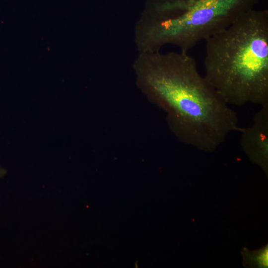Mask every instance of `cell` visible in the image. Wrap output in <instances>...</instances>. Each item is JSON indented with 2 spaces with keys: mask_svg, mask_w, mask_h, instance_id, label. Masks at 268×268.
Segmentation results:
<instances>
[{
  "mask_svg": "<svg viewBox=\"0 0 268 268\" xmlns=\"http://www.w3.org/2000/svg\"><path fill=\"white\" fill-rule=\"evenodd\" d=\"M133 67L138 86L167 113L170 127L183 143L211 152L231 133L242 131L237 113L187 53H139Z\"/></svg>",
  "mask_w": 268,
  "mask_h": 268,
  "instance_id": "obj_1",
  "label": "cell"
},
{
  "mask_svg": "<svg viewBox=\"0 0 268 268\" xmlns=\"http://www.w3.org/2000/svg\"><path fill=\"white\" fill-rule=\"evenodd\" d=\"M204 77L229 105H268V11L250 9L205 41Z\"/></svg>",
  "mask_w": 268,
  "mask_h": 268,
  "instance_id": "obj_2",
  "label": "cell"
},
{
  "mask_svg": "<svg viewBox=\"0 0 268 268\" xmlns=\"http://www.w3.org/2000/svg\"><path fill=\"white\" fill-rule=\"evenodd\" d=\"M260 0H156L137 21L138 53L158 52L166 45L188 53L227 27Z\"/></svg>",
  "mask_w": 268,
  "mask_h": 268,
  "instance_id": "obj_3",
  "label": "cell"
},
{
  "mask_svg": "<svg viewBox=\"0 0 268 268\" xmlns=\"http://www.w3.org/2000/svg\"><path fill=\"white\" fill-rule=\"evenodd\" d=\"M240 145L253 162L267 172L268 162V105L254 114L251 125L243 128Z\"/></svg>",
  "mask_w": 268,
  "mask_h": 268,
  "instance_id": "obj_4",
  "label": "cell"
},
{
  "mask_svg": "<svg viewBox=\"0 0 268 268\" xmlns=\"http://www.w3.org/2000/svg\"><path fill=\"white\" fill-rule=\"evenodd\" d=\"M256 262L259 266L262 268H268V247H265L256 257Z\"/></svg>",
  "mask_w": 268,
  "mask_h": 268,
  "instance_id": "obj_5",
  "label": "cell"
}]
</instances>
